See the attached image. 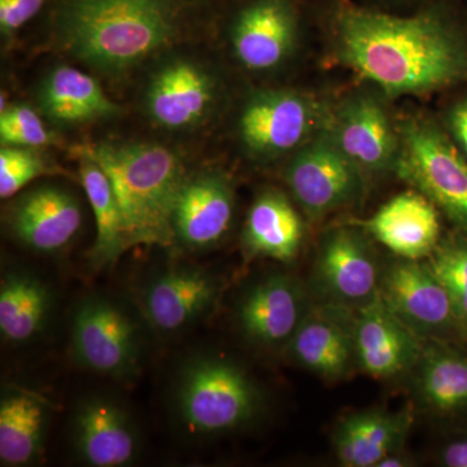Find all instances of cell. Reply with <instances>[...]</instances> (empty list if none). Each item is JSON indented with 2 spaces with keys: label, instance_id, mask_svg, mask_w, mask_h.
<instances>
[{
  "label": "cell",
  "instance_id": "6da1fadb",
  "mask_svg": "<svg viewBox=\"0 0 467 467\" xmlns=\"http://www.w3.org/2000/svg\"><path fill=\"white\" fill-rule=\"evenodd\" d=\"M325 16L337 60L389 97L427 94L467 78V39L442 0L410 15L326 0Z\"/></svg>",
  "mask_w": 467,
  "mask_h": 467
},
{
  "label": "cell",
  "instance_id": "7a4b0ae2",
  "mask_svg": "<svg viewBox=\"0 0 467 467\" xmlns=\"http://www.w3.org/2000/svg\"><path fill=\"white\" fill-rule=\"evenodd\" d=\"M54 24L70 57L119 77L178 41L183 12L177 0H61Z\"/></svg>",
  "mask_w": 467,
  "mask_h": 467
},
{
  "label": "cell",
  "instance_id": "3957f363",
  "mask_svg": "<svg viewBox=\"0 0 467 467\" xmlns=\"http://www.w3.org/2000/svg\"><path fill=\"white\" fill-rule=\"evenodd\" d=\"M109 175L124 214L129 245L173 244L171 214L190 171L177 150L155 142L77 147Z\"/></svg>",
  "mask_w": 467,
  "mask_h": 467
},
{
  "label": "cell",
  "instance_id": "277c9868",
  "mask_svg": "<svg viewBox=\"0 0 467 467\" xmlns=\"http://www.w3.org/2000/svg\"><path fill=\"white\" fill-rule=\"evenodd\" d=\"M171 402L177 425L196 439L245 429L263 410L256 380L238 362L214 352H196L178 367Z\"/></svg>",
  "mask_w": 467,
  "mask_h": 467
},
{
  "label": "cell",
  "instance_id": "5b68a950",
  "mask_svg": "<svg viewBox=\"0 0 467 467\" xmlns=\"http://www.w3.org/2000/svg\"><path fill=\"white\" fill-rule=\"evenodd\" d=\"M147 327L140 309L131 308L126 301L101 292L88 295L72 316L73 358L98 376L133 383L144 367Z\"/></svg>",
  "mask_w": 467,
  "mask_h": 467
},
{
  "label": "cell",
  "instance_id": "8992f818",
  "mask_svg": "<svg viewBox=\"0 0 467 467\" xmlns=\"http://www.w3.org/2000/svg\"><path fill=\"white\" fill-rule=\"evenodd\" d=\"M393 171L467 233V159L435 122L411 117L399 126Z\"/></svg>",
  "mask_w": 467,
  "mask_h": 467
},
{
  "label": "cell",
  "instance_id": "52a82bcc",
  "mask_svg": "<svg viewBox=\"0 0 467 467\" xmlns=\"http://www.w3.org/2000/svg\"><path fill=\"white\" fill-rule=\"evenodd\" d=\"M330 109L306 92L287 88L257 91L243 106L239 140L252 159L272 161L294 153L319 133Z\"/></svg>",
  "mask_w": 467,
  "mask_h": 467
},
{
  "label": "cell",
  "instance_id": "ba28073f",
  "mask_svg": "<svg viewBox=\"0 0 467 467\" xmlns=\"http://www.w3.org/2000/svg\"><path fill=\"white\" fill-rule=\"evenodd\" d=\"M284 177L292 198L312 220L358 204L365 192V174L324 129L292 153Z\"/></svg>",
  "mask_w": 467,
  "mask_h": 467
},
{
  "label": "cell",
  "instance_id": "9c48e42d",
  "mask_svg": "<svg viewBox=\"0 0 467 467\" xmlns=\"http://www.w3.org/2000/svg\"><path fill=\"white\" fill-rule=\"evenodd\" d=\"M365 234L340 226L322 236L312 275L319 303L358 310L379 297L384 267Z\"/></svg>",
  "mask_w": 467,
  "mask_h": 467
},
{
  "label": "cell",
  "instance_id": "30bf717a",
  "mask_svg": "<svg viewBox=\"0 0 467 467\" xmlns=\"http://www.w3.org/2000/svg\"><path fill=\"white\" fill-rule=\"evenodd\" d=\"M223 281L195 264L171 263L144 279L137 306L150 330L177 335L208 318L217 308Z\"/></svg>",
  "mask_w": 467,
  "mask_h": 467
},
{
  "label": "cell",
  "instance_id": "8fae6325",
  "mask_svg": "<svg viewBox=\"0 0 467 467\" xmlns=\"http://www.w3.org/2000/svg\"><path fill=\"white\" fill-rule=\"evenodd\" d=\"M379 296L396 317L426 342L466 339L450 294L426 260L399 257L384 266Z\"/></svg>",
  "mask_w": 467,
  "mask_h": 467
},
{
  "label": "cell",
  "instance_id": "7c38bea8",
  "mask_svg": "<svg viewBox=\"0 0 467 467\" xmlns=\"http://www.w3.org/2000/svg\"><path fill=\"white\" fill-rule=\"evenodd\" d=\"M220 86L217 77L190 57L162 61L150 77L144 109L153 124L169 131H189L211 119Z\"/></svg>",
  "mask_w": 467,
  "mask_h": 467
},
{
  "label": "cell",
  "instance_id": "4fadbf2b",
  "mask_svg": "<svg viewBox=\"0 0 467 467\" xmlns=\"http://www.w3.org/2000/svg\"><path fill=\"white\" fill-rule=\"evenodd\" d=\"M300 26L299 0H242L230 20L234 57L245 69L275 70L294 54Z\"/></svg>",
  "mask_w": 467,
  "mask_h": 467
},
{
  "label": "cell",
  "instance_id": "5bb4252c",
  "mask_svg": "<svg viewBox=\"0 0 467 467\" xmlns=\"http://www.w3.org/2000/svg\"><path fill=\"white\" fill-rule=\"evenodd\" d=\"M324 130L365 175L395 168L399 129L377 95L368 91L350 94L330 109Z\"/></svg>",
  "mask_w": 467,
  "mask_h": 467
},
{
  "label": "cell",
  "instance_id": "9a60e30c",
  "mask_svg": "<svg viewBox=\"0 0 467 467\" xmlns=\"http://www.w3.org/2000/svg\"><path fill=\"white\" fill-rule=\"evenodd\" d=\"M70 441L79 462L91 467L129 466L140 451L133 414L107 393H92L78 401L70 418Z\"/></svg>",
  "mask_w": 467,
  "mask_h": 467
},
{
  "label": "cell",
  "instance_id": "2e32d148",
  "mask_svg": "<svg viewBox=\"0 0 467 467\" xmlns=\"http://www.w3.org/2000/svg\"><path fill=\"white\" fill-rule=\"evenodd\" d=\"M285 350L294 364L322 379H347L358 370L356 310L313 303Z\"/></svg>",
  "mask_w": 467,
  "mask_h": 467
},
{
  "label": "cell",
  "instance_id": "e0dca14e",
  "mask_svg": "<svg viewBox=\"0 0 467 467\" xmlns=\"http://www.w3.org/2000/svg\"><path fill=\"white\" fill-rule=\"evenodd\" d=\"M235 192L217 169L189 173L171 214L173 244L189 252L213 250L233 226Z\"/></svg>",
  "mask_w": 467,
  "mask_h": 467
},
{
  "label": "cell",
  "instance_id": "ac0fdd59",
  "mask_svg": "<svg viewBox=\"0 0 467 467\" xmlns=\"http://www.w3.org/2000/svg\"><path fill=\"white\" fill-rule=\"evenodd\" d=\"M84 221L76 193L54 183L20 193L5 211L8 233L34 254H60L75 241Z\"/></svg>",
  "mask_w": 467,
  "mask_h": 467
},
{
  "label": "cell",
  "instance_id": "d6986e66",
  "mask_svg": "<svg viewBox=\"0 0 467 467\" xmlns=\"http://www.w3.org/2000/svg\"><path fill=\"white\" fill-rule=\"evenodd\" d=\"M312 304L299 279L275 273L254 282L242 295L236 326L257 348L285 349Z\"/></svg>",
  "mask_w": 467,
  "mask_h": 467
},
{
  "label": "cell",
  "instance_id": "ffe728a7",
  "mask_svg": "<svg viewBox=\"0 0 467 467\" xmlns=\"http://www.w3.org/2000/svg\"><path fill=\"white\" fill-rule=\"evenodd\" d=\"M426 340L387 308L380 296L356 310L358 370L378 380L407 377L416 367Z\"/></svg>",
  "mask_w": 467,
  "mask_h": 467
},
{
  "label": "cell",
  "instance_id": "44dd1931",
  "mask_svg": "<svg viewBox=\"0 0 467 467\" xmlns=\"http://www.w3.org/2000/svg\"><path fill=\"white\" fill-rule=\"evenodd\" d=\"M358 226L400 259L426 260L441 241L439 209L414 189L396 195Z\"/></svg>",
  "mask_w": 467,
  "mask_h": 467
},
{
  "label": "cell",
  "instance_id": "7402d4cb",
  "mask_svg": "<svg viewBox=\"0 0 467 467\" xmlns=\"http://www.w3.org/2000/svg\"><path fill=\"white\" fill-rule=\"evenodd\" d=\"M413 422V410L409 408L347 414L334 430L335 457L346 467H377L384 457L405 448Z\"/></svg>",
  "mask_w": 467,
  "mask_h": 467
},
{
  "label": "cell",
  "instance_id": "603a6c76",
  "mask_svg": "<svg viewBox=\"0 0 467 467\" xmlns=\"http://www.w3.org/2000/svg\"><path fill=\"white\" fill-rule=\"evenodd\" d=\"M36 103L43 119L60 128L104 121L121 112L94 77L69 66L52 67L38 86Z\"/></svg>",
  "mask_w": 467,
  "mask_h": 467
},
{
  "label": "cell",
  "instance_id": "cb8c5ba5",
  "mask_svg": "<svg viewBox=\"0 0 467 467\" xmlns=\"http://www.w3.org/2000/svg\"><path fill=\"white\" fill-rule=\"evenodd\" d=\"M54 407L41 393L5 386L0 398V463L36 465L45 453Z\"/></svg>",
  "mask_w": 467,
  "mask_h": 467
},
{
  "label": "cell",
  "instance_id": "d4e9b609",
  "mask_svg": "<svg viewBox=\"0 0 467 467\" xmlns=\"http://www.w3.org/2000/svg\"><path fill=\"white\" fill-rule=\"evenodd\" d=\"M55 296L45 279L21 266L3 267L0 276V335L11 346L36 342L47 330Z\"/></svg>",
  "mask_w": 467,
  "mask_h": 467
},
{
  "label": "cell",
  "instance_id": "484cf974",
  "mask_svg": "<svg viewBox=\"0 0 467 467\" xmlns=\"http://www.w3.org/2000/svg\"><path fill=\"white\" fill-rule=\"evenodd\" d=\"M420 409L436 417H456L467 411V353L451 342H426L409 374Z\"/></svg>",
  "mask_w": 467,
  "mask_h": 467
},
{
  "label": "cell",
  "instance_id": "4316f807",
  "mask_svg": "<svg viewBox=\"0 0 467 467\" xmlns=\"http://www.w3.org/2000/svg\"><path fill=\"white\" fill-rule=\"evenodd\" d=\"M304 223L290 199L279 190L261 192L252 202L242 233L245 256L290 263L300 254Z\"/></svg>",
  "mask_w": 467,
  "mask_h": 467
},
{
  "label": "cell",
  "instance_id": "83f0119b",
  "mask_svg": "<svg viewBox=\"0 0 467 467\" xmlns=\"http://www.w3.org/2000/svg\"><path fill=\"white\" fill-rule=\"evenodd\" d=\"M77 156L79 160L81 183L90 202L97 225V238L88 254L90 265L95 270L106 269L130 248L124 214L103 168L90 156L84 153H77Z\"/></svg>",
  "mask_w": 467,
  "mask_h": 467
},
{
  "label": "cell",
  "instance_id": "f1b7e54d",
  "mask_svg": "<svg viewBox=\"0 0 467 467\" xmlns=\"http://www.w3.org/2000/svg\"><path fill=\"white\" fill-rule=\"evenodd\" d=\"M426 261L450 294L467 339V238L441 239Z\"/></svg>",
  "mask_w": 467,
  "mask_h": 467
},
{
  "label": "cell",
  "instance_id": "f546056e",
  "mask_svg": "<svg viewBox=\"0 0 467 467\" xmlns=\"http://www.w3.org/2000/svg\"><path fill=\"white\" fill-rule=\"evenodd\" d=\"M61 173L41 149L2 146L0 150V196L9 199L27 183L45 175Z\"/></svg>",
  "mask_w": 467,
  "mask_h": 467
},
{
  "label": "cell",
  "instance_id": "4dcf8cb0",
  "mask_svg": "<svg viewBox=\"0 0 467 467\" xmlns=\"http://www.w3.org/2000/svg\"><path fill=\"white\" fill-rule=\"evenodd\" d=\"M41 112L26 103L8 104L0 115L2 146L46 149L58 142V137L43 121Z\"/></svg>",
  "mask_w": 467,
  "mask_h": 467
},
{
  "label": "cell",
  "instance_id": "1f68e13d",
  "mask_svg": "<svg viewBox=\"0 0 467 467\" xmlns=\"http://www.w3.org/2000/svg\"><path fill=\"white\" fill-rule=\"evenodd\" d=\"M47 0H0V32L8 38L29 23Z\"/></svg>",
  "mask_w": 467,
  "mask_h": 467
},
{
  "label": "cell",
  "instance_id": "d6a6232c",
  "mask_svg": "<svg viewBox=\"0 0 467 467\" xmlns=\"http://www.w3.org/2000/svg\"><path fill=\"white\" fill-rule=\"evenodd\" d=\"M447 128L451 140L467 159V97L456 101L448 110Z\"/></svg>",
  "mask_w": 467,
  "mask_h": 467
},
{
  "label": "cell",
  "instance_id": "836d02e7",
  "mask_svg": "<svg viewBox=\"0 0 467 467\" xmlns=\"http://www.w3.org/2000/svg\"><path fill=\"white\" fill-rule=\"evenodd\" d=\"M436 460L445 467H467V434L444 442L436 453Z\"/></svg>",
  "mask_w": 467,
  "mask_h": 467
},
{
  "label": "cell",
  "instance_id": "e575fe53",
  "mask_svg": "<svg viewBox=\"0 0 467 467\" xmlns=\"http://www.w3.org/2000/svg\"><path fill=\"white\" fill-rule=\"evenodd\" d=\"M414 460L411 456H409L408 451L405 448L402 450L392 451L389 456L384 457L377 467H407L413 466Z\"/></svg>",
  "mask_w": 467,
  "mask_h": 467
},
{
  "label": "cell",
  "instance_id": "d590c367",
  "mask_svg": "<svg viewBox=\"0 0 467 467\" xmlns=\"http://www.w3.org/2000/svg\"><path fill=\"white\" fill-rule=\"evenodd\" d=\"M378 3H380L382 5H386V7H405V5H417L418 8L420 5H425V3L429 2V0H377Z\"/></svg>",
  "mask_w": 467,
  "mask_h": 467
}]
</instances>
